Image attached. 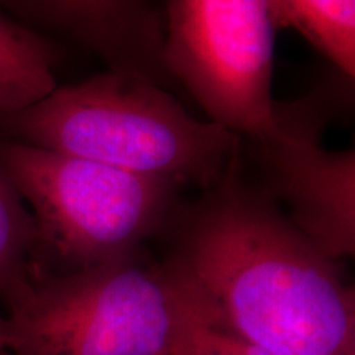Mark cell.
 I'll return each mask as SVG.
<instances>
[{"mask_svg":"<svg viewBox=\"0 0 355 355\" xmlns=\"http://www.w3.org/2000/svg\"><path fill=\"white\" fill-rule=\"evenodd\" d=\"M168 225V257L250 343L272 355H355L354 288L247 175L242 148Z\"/></svg>","mask_w":355,"mask_h":355,"instance_id":"cell-1","label":"cell"},{"mask_svg":"<svg viewBox=\"0 0 355 355\" xmlns=\"http://www.w3.org/2000/svg\"><path fill=\"white\" fill-rule=\"evenodd\" d=\"M24 144L180 186L211 188L242 139L194 117L166 87L107 69L8 115Z\"/></svg>","mask_w":355,"mask_h":355,"instance_id":"cell-2","label":"cell"},{"mask_svg":"<svg viewBox=\"0 0 355 355\" xmlns=\"http://www.w3.org/2000/svg\"><path fill=\"white\" fill-rule=\"evenodd\" d=\"M188 275L141 254L37 279L8 306L15 355H173Z\"/></svg>","mask_w":355,"mask_h":355,"instance_id":"cell-3","label":"cell"},{"mask_svg":"<svg viewBox=\"0 0 355 355\" xmlns=\"http://www.w3.org/2000/svg\"><path fill=\"white\" fill-rule=\"evenodd\" d=\"M0 170L20 194L46 247L68 272L139 254L166 229L183 186L12 141Z\"/></svg>","mask_w":355,"mask_h":355,"instance_id":"cell-4","label":"cell"},{"mask_svg":"<svg viewBox=\"0 0 355 355\" xmlns=\"http://www.w3.org/2000/svg\"><path fill=\"white\" fill-rule=\"evenodd\" d=\"M275 25L268 0H168L163 56L207 121L242 140L275 130Z\"/></svg>","mask_w":355,"mask_h":355,"instance_id":"cell-5","label":"cell"},{"mask_svg":"<svg viewBox=\"0 0 355 355\" xmlns=\"http://www.w3.org/2000/svg\"><path fill=\"white\" fill-rule=\"evenodd\" d=\"M329 109L314 92L275 105V130L247 140L261 189L329 259L355 252V153L331 150L322 135Z\"/></svg>","mask_w":355,"mask_h":355,"instance_id":"cell-6","label":"cell"},{"mask_svg":"<svg viewBox=\"0 0 355 355\" xmlns=\"http://www.w3.org/2000/svg\"><path fill=\"white\" fill-rule=\"evenodd\" d=\"M110 71L166 87L163 21L150 0H38Z\"/></svg>","mask_w":355,"mask_h":355,"instance_id":"cell-7","label":"cell"},{"mask_svg":"<svg viewBox=\"0 0 355 355\" xmlns=\"http://www.w3.org/2000/svg\"><path fill=\"white\" fill-rule=\"evenodd\" d=\"M55 64L46 40L0 13V114L21 112L55 91Z\"/></svg>","mask_w":355,"mask_h":355,"instance_id":"cell-8","label":"cell"},{"mask_svg":"<svg viewBox=\"0 0 355 355\" xmlns=\"http://www.w3.org/2000/svg\"><path fill=\"white\" fill-rule=\"evenodd\" d=\"M277 28L296 30L331 61L340 76H355V0H268Z\"/></svg>","mask_w":355,"mask_h":355,"instance_id":"cell-9","label":"cell"},{"mask_svg":"<svg viewBox=\"0 0 355 355\" xmlns=\"http://www.w3.org/2000/svg\"><path fill=\"white\" fill-rule=\"evenodd\" d=\"M38 247L32 212L0 170V298L7 306L25 296L38 279L32 263Z\"/></svg>","mask_w":355,"mask_h":355,"instance_id":"cell-10","label":"cell"},{"mask_svg":"<svg viewBox=\"0 0 355 355\" xmlns=\"http://www.w3.org/2000/svg\"><path fill=\"white\" fill-rule=\"evenodd\" d=\"M186 275L188 290L173 355H272L232 329L198 283Z\"/></svg>","mask_w":355,"mask_h":355,"instance_id":"cell-11","label":"cell"},{"mask_svg":"<svg viewBox=\"0 0 355 355\" xmlns=\"http://www.w3.org/2000/svg\"><path fill=\"white\" fill-rule=\"evenodd\" d=\"M7 321L6 318L0 316V355L7 350Z\"/></svg>","mask_w":355,"mask_h":355,"instance_id":"cell-12","label":"cell"}]
</instances>
